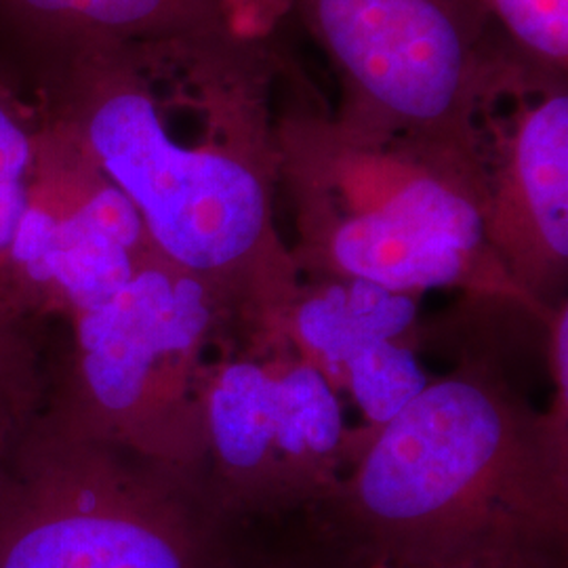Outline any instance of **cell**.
<instances>
[{
  "label": "cell",
  "instance_id": "cell-1",
  "mask_svg": "<svg viewBox=\"0 0 568 568\" xmlns=\"http://www.w3.org/2000/svg\"><path fill=\"white\" fill-rule=\"evenodd\" d=\"M281 61L227 32L65 53L55 112L169 264L209 283L283 262L272 224Z\"/></svg>",
  "mask_w": 568,
  "mask_h": 568
},
{
  "label": "cell",
  "instance_id": "cell-2",
  "mask_svg": "<svg viewBox=\"0 0 568 568\" xmlns=\"http://www.w3.org/2000/svg\"><path fill=\"white\" fill-rule=\"evenodd\" d=\"M295 185L305 239L344 278L410 295L466 283L497 262L478 161L326 126L307 145Z\"/></svg>",
  "mask_w": 568,
  "mask_h": 568
},
{
  "label": "cell",
  "instance_id": "cell-3",
  "mask_svg": "<svg viewBox=\"0 0 568 568\" xmlns=\"http://www.w3.org/2000/svg\"><path fill=\"white\" fill-rule=\"evenodd\" d=\"M49 405L0 487V568H224L217 532Z\"/></svg>",
  "mask_w": 568,
  "mask_h": 568
},
{
  "label": "cell",
  "instance_id": "cell-4",
  "mask_svg": "<svg viewBox=\"0 0 568 568\" xmlns=\"http://www.w3.org/2000/svg\"><path fill=\"white\" fill-rule=\"evenodd\" d=\"M297 7L339 82V110L331 119L344 133L480 161V108L509 49L459 0H297Z\"/></svg>",
  "mask_w": 568,
  "mask_h": 568
},
{
  "label": "cell",
  "instance_id": "cell-5",
  "mask_svg": "<svg viewBox=\"0 0 568 568\" xmlns=\"http://www.w3.org/2000/svg\"><path fill=\"white\" fill-rule=\"evenodd\" d=\"M213 283L154 253L105 304L72 316L74 361L49 408L119 447H183L185 387L213 318Z\"/></svg>",
  "mask_w": 568,
  "mask_h": 568
},
{
  "label": "cell",
  "instance_id": "cell-6",
  "mask_svg": "<svg viewBox=\"0 0 568 568\" xmlns=\"http://www.w3.org/2000/svg\"><path fill=\"white\" fill-rule=\"evenodd\" d=\"M501 440L497 406L459 379L427 386L386 424L358 476L371 565L450 568L501 558L483 548L467 511Z\"/></svg>",
  "mask_w": 568,
  "mask_h": 568
},
{
  "label": "cell",
  "instance_id": "cell-7",
  "mask_svg": "<svg viewBox=\"0 0 568 568\" xmlns=\"http://www.w3.org/2000/svg\"><path fill=\"white\" fill-rule=\"evenodd\" d=\"M154 253L131 201L44 119L11 260L21 316L72 318L105 304Z\"/></svg>",
  "mask_w": 568,
  "mask_h": 568
},
{
  "label": "cell",
  "instance_id": "cell-8",
  "mask_svg": "<svg viewBox=\"0 0 568 568\" xmlns=\"http://www.w3.org/2000/svg\"><path fill=\"white\" fill-rule=\"evenodd\" d=\"M495 171L485 175L493 255L520 272L562 270L568 260V79L511 51L499 63L478 116Z\"/></svg>",
  "mask_w": 568,
  "mask_h": 568
},
{
  "label": "cell",
  "instance_id": "cell-9",
  "mask_svg": "<svg viewBox=\"0 0 568 568\" xmlns=\"http://www.w3.org/2000/svg\"><path fill=\"white\" fill-rule=\"evenodd\" d=\"M206 429L225 466L253 469L272 448L323 457L339 445L337 394L312 365L270 375L253 363L225 366L206 396Z\"/></svg>",
  "mask_w": 568,
  "mask_h": 568
},
{
  "label": "cell",
  "instance_id": "cell-10",
  "mask_svg": "<svg viewBox=\"0 0 568 568\" xmlns=\"http://www.w3.org/2000/svg\"><path fill=\"white\" fill-rule=\"evenodd\" d=\"M63 53L100 42H152L236 32L227 0H2Z\"/></svg>",
  "mask_w": 568,
  "mask_h": 568
},
{
  "label": "cell",
  "instance_id": "cell-11",
  "mask_svg": "<svg viewBox=\"0 0 568 568\" xmlns=\"http://www.w3.org/2000/svg\"><path fill=\"white\" fill-rule=\"evenodd\" d=\"M415 300L379 284L344 278L312 295L297 314L300 337L333 371L365 347L396 342L415 323Z\"/></svg>",
  "mask_w": 568,
  "mask_h": 568
},
{
  "label": "cell",
  "instance_id": "cell-12",
  "mask_svg": "<svg viewBox=\"0 0 568 568\" xmlns=\"http://www.w3.org/2000/svg\"><path fill=\"white\" fill-rule=\"evenodd\" d=\"M42 121L0 87V318L26 321L13 293V244L37 166ZM32 321V318H28Z\"/></svg>",
  "mask_w": 568,
  "mask_h": 568
},
{
  "label": "cell",
  "instance_id": "cell-13",
  "mask_svg": "<svg viewBox=\"0 0 568 568\" xmlns=\"http://www.w3.org/2000/svg\"><path fill=\"white\" fill-rule=\"evenodd\" d=\"M34 323L0 318V487L18 448L49 405Z\"/></svg>",
  "mask_w": 568,
  "mask_h": 568
},
{
  "label": "cell",
  "instance_id": "cell-14",
  "mask_svg": "<svg viewBox=\"0 0 568 568\" xmlns=\"http://www.w3.org/2000/svg\"><path fill=\"white\" fill-rule=\"evenodd\" d=\"M528 65L568 79V0H459Z\"/></svg>",
  "mask_w": 568,
  "mask_h": 568
},
{
  "label": "cell",
  "instance_id": "cell-15",
  "mask_svg": "<svg viewBox=\"0 0 568 568\" xmlns=\"http://www.w3.org/2000/svg\"><path fill=\"white\" fill-rule=\"evenodd\" d=\"M342 366L356 403L379 426L389 424L429 386L415 354L396 342L368 345Z\"/></svg>",
  "mask_w": 568,
  "mask_h": 568
},
{
  "label": "cell",
  "instance_id": "cell-16",
  "mask_svg": "<svg viewBox=\"0 0 568 568\" xmlns=\"http://www.w3.org/2000/svg\"><path fill=\"white\" fill-rule=\"evenodd\" d=\"M568 321L567 312L562 314V321L558 325V333H556V371H558V377L562 375V389H567V373H568V361H567V345H568Z\"/></svg>",
  "mask_w": 568,
  "mask_h": 568
},
{
  "label": "cell",
  "instance_id": "cell-17",
  "mask_svg": "<svg viewBox=\"0 0 568 568\" xmlns=\"http://www.w3.org/2000/svg\"><path fill=\"white\" fill-rule=\"evenodd\" d=\"M499 568H544V567H499Z\"/></svg>",
  "mask_w": 568,
  "mask_h": 568
}]
</instances>
